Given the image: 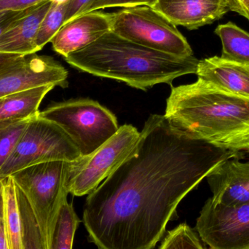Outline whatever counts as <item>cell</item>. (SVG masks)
Listing matches in <instances>:
<instances>
[{
  "label": "cell",
  "mask_w": 249,
  "mask_h": 249,
  "mask_svg": "<svg viewBox=\"0 0 249 249\" xmlns=\"http://www.w3.org/2000/svg\"><path fill=\"white\" fill-rule=\"evenodd\" d=\"M243 156L150 115L130 155L86 198L89 241L99 249H153L183 198L222 161Z\"/></svg>",
  "instance_id": "1"
},
{
  "label": "cell",
  "mask_w": 249,
  "mask_h": 249,
  "mask_svg": "<svg viewBox=\"0 0 249 249\" xmlns=\"http://www.w3.org/2000/svg\"><path fill=\"white\" fill-rule=\"evenodd\" d=\"M164 116L177 128L217 147L249 153V98L197 79L172 88Z\"/></svg>",
  "instance_id": "2"
},
{
  "label": "cell",
  "mask_w": 249,
  "mask_h": 249,
  "mask_svg": "<svg viewBox=\"0 0 249 249\" xmlns=\"http://www.w3.org/2000/svg\"><path fill=\"white\" fill-rule=\"evenodd\" d=\"M64 58L80 71L143 90L158 84L171 85L181 76L196 74L199 62L194 55L179 57L155 51L112 31Z\"/></svg>",
  "instance_id": "3"
},
{
  "label": "cell",
  "mask_w": 249,
  "mask_h": 249,
  "mask_svg": "<svg viewBox=\"0 0 249 249\" xmlns=\"http://www.w3.org/2000/svg\"><path fill=\"white\" fill-rule=\"evenodd\" d=\"M70 163L61 160L43 162L10 176L32 208L44 249H49L60 207L69 194Z\"/></svg>",
  "instance_id": "4"
},
{
  "label": "cell",
  "mask_w": 249,
  "mask_h": 249,
  "mask_svg": "<svg viewBox=\"0 0 249 249\" xmlns=\"http://www.w3.org/2000/svg\"><path fill=\"white\" fill-rule=\"evenodd\" d=\"M39 115L59 125L71 138L82 156L96 151L120 128L112 112L89 99L53 104L39 112Z\"/></svg>",
  "instance_id": "5"
},
{
  "label": "cell",
  "mask_w": 249,
  "mask_h": 249,
  "mask_svg": "<svg viewBox=\"0 0 249 249\" xmlns=\"http://www.w3.org/2000/svg\"><path fill=\"white\" fill-rule=\"evenodd\" d=\"M111 31L155 51L179 57L193 55L190 44L177 26L152 6L124 7L111 13Z\"/></svg>",
  "instance_id": "6"
},
{
  "label": "cell",
  "mask_w": 249,
  "mask_h": 249,
  "mask_svg": "<svg viewBox=\"0 0 249 249\" xmlns=\"http://www.w3.org/2000/svg\"><path fill=\"white\" fill-rule=\"evenodd\" d=\"M81 157L71 138L59 125L37 115L31 120L16 149L0 168V178L36 164L74 162Z\"/></svg>",
  "instance_id": "7"
},
{
  "label": "cell",
  "mask_w": 249,
  "mask_h": 249,
  "mask_svg": "<svg viewBox=\"0 0 249 249\" xmlns=\"http://www.w3.org/2000/svg\"><path fill=\"white\" fill-rule=\"evenodd\" d=\"M139 137L140 132L136 127L124 124L96 151L71 162L67 181L69 193L81 197L96 190L130 155Z\"/></svg>",
  "instance_id": "8"
},
{
  "label": "cell",
  "mask_w": 249,
  "mask_h": 249,
  "mask_svg": "<svg viewBox=\"0 0 249 249\" xmlns=\"http://www.w3.org/2000/svg\"><path fill=\"white\" fill-rule=\"evenodd\" d=\"M196 230L211 249H249V203L227 206L209 198L197 218Z\"/></svg>",
  "instance_id": "9"
},
{
  "label": "cell",
  "mask_w": 249,
  "mask_h": 249,
  "mask_svg": "<svg viewBox=\"0 0 249 249\" xmlns=\"http://www.w3.org/2000/svg\"><path fill=\"white\" fill-rule=\"evenodd\" d=\"M68 71L53 58L23 55L0 70V99L42 86L68 87Z\"/></svg>",
  "instance_id": "10"
},
{
  "label": "cell",
  "mask_w": 249,
  "mask_h": 249,
  "mask_svg": "<svg viewBox=\"0 0 249 249\" xmlns=\"http://www.w3.org/2000/svg\"><path fill=\"white\" fill-rule=\"evenodd\" d=\"M111 31V13L88 12L64 23L51 40L53 49L67 57L83 49Z\"/></svg>",
  "instance_id": "11"
},
{
  "label": "cell",
  "mask_w": 249,
  "mask_h": 249,
  "mask_svg": "<svg viewBox=\"0 0 249 249\" xmlns=\"http://www.w3.org/2000/svg\"><path fill=\"white\" fill-rule=\"evenodd\" d=\"M152 7L176 26L190 30L211 24L229 11L225 0H156Z\"/></svg>",
  "instance_id": "12"
},
{
  "label": "cell",
  "mask_w": 249,
  "mask_h": 249,
  "mask_svg": "<svg viewBox=\"0 0 249 249\" xmlns=\"http://www.w3.org/2000/svg\"><path fill=\"white\" fill-rule=\"evenodd\" d=\"M215 203L227 206L249 203V161L225 160L206 177Z\"/></svg>",
  "instance_id": "13"
},
{
  "label": "cell",
  "mask_w": 249,
  "mask_h": 249,
  "mask_svg": "<svg viewBox=\"0 0 249 249\" xmlns=\"http://www.w3.org/2000/svg\"><path fill=\"white\" fill-rule=\"evenodd\" d=\"M51 4V0H42L26 8L0 36V53L20 55L36 53V36Z\"/></svg>",
  "instance_id": "14"
},
{
  "label": "cell",
  "mask_w": 249,
  "mask_h": 249,
  "mask_svg": "<svg viewBox=\"0 0 249 249\" xmlns=\"http://www.w3.org/2000/svg\"><path fill=\"white\" fill-rule=\"evenodd\" d=\"M196 74L224 90L249 98V66L213 56L199 60Z\"/></svg>",
  "instance_id": "15"
},
{
  "label": "cell",
  "mask_w": 249,
  "mask_h": 249,
  "mask_svg": "<svg viewBox=\"0 0 249 249\" xmlns=\"http://www.w3.org/2000/svg\"><path fill=\"white\" fill-rule=\"evenodd\" d=\"M54 86L26 89L0 99V121H19L39 115L42 100Z\"/></svg>",
  "instance_id": "16"
},
{
  "label": "cell",
  "mask_w": 249,
  "mask_h": 249,
  "mask_svg": "<svg viewBox=\"0 0 249 249\" xmlns=\"http://www.w3.org/2000/svg\"><path fill=\"white\" fill-rule=\"evenodd\" d=\"M2 186L3 219L9 249H23V228L17 190L11 177L0 178Z\"/></svg>",
  "instance_id": "17"
},
{
  "label": "cell",
  "mask_w": 249,
  "mask_h": 249,
  "mask_svg": "<svg viewBox=\"0 0 249 249\" xmlns=\"http://www.w3.org/2000/svg\"><path fill=\"white\" fill-rule=\"evenodd\" d=\"M215 34L222 45L221 58L249 66V33L232 22L220 24Z\"/></svg>",
  "instance_id": "18"
},
{
  "label": "cell",
  "mask_w": 249,
  "mask_h": 249,
  "mask_svg": "<svg viewBox=\"0 0 249 249\" xmlns=\"http://www.w3.org/2000/svg\"><path fill=\"white\" fill-rule=\"evenodd\" d=\"M80 219L67 198L63 201L54 227L49 249H72Z\"/></svg>",
  "instance_id": "19"
},
{
  "label": "cell",
  "mask_w": 249,
  "mask_h": 249,
  "mask_svg": "<svg viewBox=\"0 0 249 249\" xmlns=\"http://www.w3.org/2000/svg\"><path fill=\"white\" fill-rule=\"evenodd\" d=\"M23 228V249H44L40 231L29 202L16 187Z\"/></svg>",
  "instance_id": "20"
},
{
  "label": "cell",
  "mask_w": 249,
  "mask_h": 249,
  "mask_svg": "<svg viewBox=\"0 0 249 249\" xmlns=\"http://www.w3.org/2000/svg\"><path fill=\"white\" fill-rule=\"evenodd\" d=\"M32 118L19 121H0V168L16 149Z\"/></svg>",
  "instance_id": "21"
},
{
  "label": "cell",
  "mask_w": 249,
  "mask_h": 249,
  "mask_svg": "<svg viewBox=\"0 0 249 249\" xmlns=\"http://www.w3.org/2000/svg\"><path fill=\"white\" fill-rule=\"evenodd\" d=\"M67 3L58 4L52 2L51 8L44 18L38 32L36 45L38 51H41L48 42H51L57 32L64 24Z\"/></svg>",
  "instance_id": "22"
},
{
  "label": "cell",
  "mask_w": 249,
  "mask_h": 249,
  "mask_svg": "<svg viewBox=\"0 0 249 249\" xmlns=\"http://www.w3.org/2000/svg\"><path fill=\"white\" fill-rule=\"evenodd\" d=\"M158 249H207L197 234L187 224L182 223L168 231Z\"/></svg>",
  "instance_id": "23"
},
{
  "label": "cell",
  "mask_w": 249,
  "mask_h": 249,
  "mask_svg": "<svg viewBox=\"0 0 249 249\" xmlns=\"http://www.w3.org/2000/svg\"><path fill=\"white\" fill-rule=\"evenodd\" d=\"M155 1L156 0H92L85 13L103 10V9L109 8V7H130L140 5L152 6Z\"/></svg>",
  "instance_id": "24"
},
{
  "label": "cell",
  "mask_w": 249,
  "mask_h": 249,
  "mask_svg": "<svg viewBox=\"0 0 249 249\" xmlns=\"http://www.w3.org/2000/svg\"><path fill=\"white\" fill-rule=\"evenodd\" d=\"M92 0H69L67 3L64 23L83 14Z\"/></svg>",
  "instance_id": "25"
},
{
  "label": "cell",
  "mask_w": 249,
  "mask_h": 249,
  "mask_svg": "<svg viewBox=\"0 0 249 249\" xmlns=\"http://www.w3.org/2000/svg\"><path fill=\"white\" fill-rule=\"evenodd\" d=\"M42 0H0V13L7 10H23Z\"/></svg>",
  "instance_id": "26"
},
{
  "label": "cell",
  "mask_w": 249,
  "mask_h": 249,
  "mask_svg": "<svg viewBox=\"0 0 249 249\" xmlns=\"http://www.w3.org/2000/svg\"><path fill=\"white\" fill-rule=\"evenodd\" d=\"M26 10V9H25ZM25 10H7L0 13V36L21 16Z\"/></svg>",
  "instance_id": "27"
},
{
  "label": "cell",
  "mask_w": 249,
  "mask_h": 249,
  "mask_svg": "<svg viewBox=\"0 0 249 249\" xmlns=\"http://www.w3.org/2000/svg\"><path fill=\"white\" fill-rule=\"evenodd\" d=\"M0 249H9L5 232H4V219H3V196L1 179H0Z\"/></svg>",
  "instance_id": "28"
},
{
  "label": "cell",
  "mask_w": 249,
  "mask_h": 249,
  "mask_svg": "<svg viewBox=\"0 0 249 249\" xmlns=\"http://www.w3.org/2000/svg\"><path fill=\"white\" fill-rule=\"evenodd\" d=\"M229 10L238 13L240 16L247 18V15L243 7L241 0H225Z\"/></svg>",
  "instance_id": "29"
},
{
  "label": "cell",
  "mask_w": 249,
  "mask_h": 249,
  "mask_svg": "<svg viewBox=\"0 0 249 249\" xmlns=\"http://www.w3.org/2000/svg\"><path fill=\"white\" fill-rule=\"evenodd\" d=\"M23 55L0 53V70Z\"/></svg>",
  "instance_id": "30"
},
{
  "label": "cell",
  "mask_w": 249,
  "mask_h": 249,
  "mask_svg": "<svg viewBox=\"0 0 249 249\" xmlns=\"http://www.w3.org/2000/svg\"><path fill=\"white\" fill-rule=\"evenodd\" d=\"M241 2H242L243 7L247 15V19L249 20V0H241Z\"/></svg>",
  "instance_id": "31"
},
{
  "label": "cell",
  "mask_w": 249,
  "mask_h": 249,
  "mask_svg": "<svg viewBox=\"0 0 249 249\" xmlns=\"http://www.w3.org/2000/svg\"><path fill=\"white\" fill-rule=\"evenodd\" d=\"M52 2L58 3V4H65L69 0H51Z\"/></svg>",
  "instance_id": "32"
}]
</instances>
